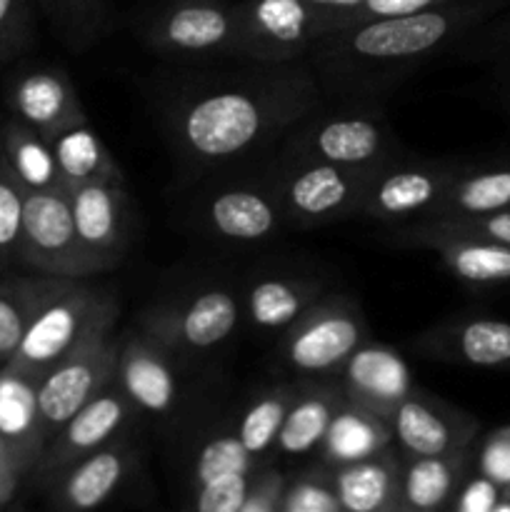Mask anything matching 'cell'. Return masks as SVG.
I'll return each mask as SVG.
<instances>
[{
    "instance_id": "6da1fadb",
    "label": "cell",
    "mask_w": 510,
    "mask_h": 512,
    "mask_svg": "<svg viewBox=\"0 0 510 512\" xmlns=\"http://www.w3.org/2000/svg\"><path fill=\"white\" fill-rule=\"evenodd\" d=\"M318 75L300 60L258 63L178 85L165 98L163 130L193 173L228 168L280 143L320 108Z\"/></svg>"
},
{
    "instance_id": "7a4b0ae2",
    "label": "cell",
    "mask_w": 510,
    "mask_h": 512,
    "mask_svg": "<svg viewBox=\"0 0 510 512\" xmlns=\"http://www.w3.org/2000/svg\"><path fill=\"white\" fill-rule=\"evenodd\" d=\"M508 0H455L410 15L375 18L318 38L310 60L325 95L368 100L395 88L418 65L455 48Z\"/></svg>"
},
{
    "instance_id": "3957f363",
    "label": "cell",
    "mask_w": 510,
    "mask_h": 512,
    "mask_svg": "<svg viewBox=\"0 0 510 512\" xmlns=\"http://www.w3.org/2000/svg\"><path fill=\"white\" fill-rule=\"evenodd\" d=\"M118 298L105 288L63 278L30 320L13 358V368L40 380L58 360L85 340L115 330Z\"/></svg>"
},
{
    "instance_id": "277c9868",
    "label": "cell",
    "mask_w": 510,
    "mask_h": 512,
    "mask_svg": "<svg viewBox=\"0 0 510 512\" xmlns=\"http://www.w3.org/2000/svg\"><path fill=\"white\" fill-rule=\"evenodd\" d=\"M280 153L285 160H318L353 170H375L405 150L383 110L353 103L335 110L315 108L280 140Z\"/></svg>"
},
{
    "instance_id": "5b68a950",
    "label": "cell",
    "mask_w": 510,
    "mask_h": 512,
    "mask_svg": "<svg viewBox=\"0 0 510 512\" xmlns=\"http://www.w3.org/2000/svg\"><path fill=\"white\" fill-rule=\"evenodd\" d=\"M18 263L40 275L73 280L113 270L80 240L65 188L23 190Z\"/></svg>"
},
{
    "instance_id": "8992f818",
    "label": "cell",
    "mask_w": 510,
    "mask_h": 512,
    "mask_svg": "<svg viewBox=\"0 0 510 512\" xmlns=\"http://www.w3.org/2000/svg\"><path fill=\"white\" fill-rule=\"evenodd\" d=\"M370 340L360 305L348 295H323L283 333L280 358L300 378H338L355 348Z\"/></svg>"
},
{
    "instance_id": "52a82bcc",
    "label": "cell",
    "mask_w": 510,
    "mask_h": 512,
    "mask_svg": "<svg viewBox=\"0 0 510 512\" xmlns=\"http://www.w3.org/2000/svg\"><path fill=\"white\" fill-rule=\"evenodd\" d=\"M140 35L158 55L175 60L238 58V3L165 0L150 10Z\"/></svg>"
},
{
    "instance_id": "ba28073f",
    "label": "cell",
    "mask_w": 510,
    "mask_h": 512,
    "mask_svg": "<svg viewBox=\"0 0 510 512\" xmlns=\"http://www.w3.org/2000/svg\"><path fill=\"white\" fill-rule=\"evenodd\" d=\"M290 228L310 230L355 220L370 170H353L318 160H285L270 170Z\"/></svg>"
},
{
    "instance_id": "9c48e42d",
    "label": "cell",
    "mask_w": 510,
    "mask_h": 512,
    "mask_svg": "<svg viewBox=\"0 0 510 512\" xmlns=\"http://www.w3.org/2000/svg\"><path fill=\"white\" fill-rule=\"evenodd\" d=\"M243 300L225 285H203L168 298L140 315V330L173 355H198L223 345L235 333Z\"/></svg>"
},
{
    "instance_id": "30bf717a",
    "label": "cell",
    "mask_w": 510,
    "mask_h": 512,
    "mask_svg": "<svg viewBox=\"0 0 510 512\" xmlns=\"http://www.w3.org/2000/svg\"><path fill=\"white\" fill-rule=\"evenodd\" d=\"M460 168L463 160L398 155L370 170L358 218L378 220V223L428 218L438 210L445 190Z\"/></svg>"
},
{
    "instance_id": "8fae6325",
    "label": "cell",
    "mask_w": 510,
    "mask_h": 512,
    "mask_svg": "<svg viewBox=\"0 0 510 512\" xmlns=\"http://www.w3.org/2000/svg\"><path fill=\"white\" fill-rule=\"evenodd\" d=\"M260 460L240 443L235 425H215L198 435L185 465L188 505L198 512H240Z\"/></svg>"
},
{
    "instance_id": "7c38bea8",
    "label": "cell",
    "mask_w": 510,
    "mask_h": 512,
    "mask_svg": "<svg viewBox=\"0 0 510 512\" xmlns=\"http://www.w3.org/2000/svg\"><path fill=\"white\" fill-rule=\"evenodd\" d=\"M238 58L288 63L310 53L328 33V18L308 0H243L238 3Z\"/></svg>"
},
{
    "instance_id": "4fadbf2b",
    "label": "cell",
    "mask_w": 510,
    "mask_h": 512,
    "mask_svg": "<svg viewBox=\"0 0 510 512\" xmlns=\"http://www.w3.org/2000/svg\"><path fill=\"white\" fill-rule=\"evenodd\" d=\"M120 338L115 330L85 340L38 380V410L48 443L53 435L115 380Z\"/></svg>"
},
{
    "instance_id": "5bb4252c",
    "label": "cell",
    "mask_w": 510,
    "mask_h": 512,
    "mask_svg": "<svg viewBox=\"0 0 510 512\" xmlns=\"http://www.w3.org/2000/svg\"><path fill=\"white\" fill-rule=\"evenodd\" d=\"M203 228L228 243H263L290 228L273 175L238 178L218 185L198 210Z\"/></svg>"
},
{
    "instance_id": "9a60e30c",
    "label": "cell",
    "mask_w": 510,
    "mask_h": 512,
    "mask_svg": "<svg viewBox=\"0 0 510 512\" xmlns=\"http://www.w3.org/2000/svg\"><path fill=\"white\" fill-rule=\"evenodd\" d=\"M138 415L135 405L125 398V393L113 380L53 435L33 470L40 480L53 483L60 473H65L80 458L95 453L118 435L130 433Z\"/></svg>"
},
{
    "instance_id": "2e32d148",
    "label": "cell",
    "mask_w": 510,
    "mask_h": 512,
    "mask_svg": "<svg viewBox=\"0 0 510 512\" xmlns=\"http://www.w3.org/2000/svg\"><path fill=\"white\" fill-rule=\"evenodd\" d=\"M393 443L408 458L463 450L480 438V420L443 398L413 388L390 415Z\"/></svg>"
},
{
    "instance_id": "e0dca14e",
    "label": "cell",
    "mask_w": 510,
    "mask_h": 512,
    "mask_svg": "<svg viewBox=\"0 0 510 512\" xmlns=\"http://www.w3.org/2000/svg\"><path fill=\"white\" fill-rule=\"evenodd\" d=\"M425 358L510 375V320L453 315L413 340Z\"/></svg>"
},
{
    "instance_id": "ac0fdd59",
    "label": "cell",
    "mask_w": 510,
    "mask_h": 512,
    "mask_svg": "<svg viewBox=\"0 0 510 512\" xmlns=\"http://www.w3.org/2000/svg\"><path fill=\"white\" fill-rule=\"evenodd\" d=\"M75 230L85 248L115 268L128 255L135 233V210L125 180L65 188Z\"/></svg>"
},
{
    "instance_id": "d6986e66",
    "label": "cell",
    "mask_w": 510,
    "mask_h": 512,
    "mask_svg": "<svg viewBox=\"0 0 510 512\" xmlns=\"http://www.w3.org/2000/svg\"><path fill=\"white\" fill-rule=\"evenodd\" d=\"M115 385L123 390L138 413L153 418H165L180 403L175 355L145 330L120 338Z\"/></svg>"
},
{
    "instance_id": "ffe728a7",
    "label": "cell",
    "mask_w": 510,
    "mask_h": 512,
    "mask_svg": "<svg viewBox=\"0 0 510 512\" xmlns=\"http://www.w3.org/2000/svg\"><path fill=\"white\" fill-rule=\"evenodd\" d=\"M393 240L405 248H425L438 253L448 273L470 288H495L510 283V248L495 240L433 230L423 223L405 225Z\"/></svg>"
},
{
    "instance_id": "44dd1931",
    "label": "cell",
    "mask_w": 510,
    "mask_h": 512,
    "mask_svg": "<svg viewBox=\"0 0 510 512\" xmlns=\"http://www.w3.org/2000/svg\"><path fill=\"white\" fill-rule=\"evenodd\" d=\"M13 118L23 120L43 138H55L73 125L88 123L78 88L55 65H35L13 80L8 93Z\"/></svg>"
},
{
    "instance_id": "7402d4cb",
    "label": "cell",
    "mask_w": 510,
    "mask_h": 512,
    "mask_svg": "<svg viewBox=\"0 0 510 512\" xmlns=\"http://www.w3.org/2000/svg\"><path fill=\"white\" fill-rule=\"evenodd\" d=\"M138 448L128 433L85 455L53 480V505L68 512L95 510L108 503L133 475Z\"/></svg>"
},
{
    "instance_id": "603a6c76",
    "label": "cell",
    "mask_w": 510,
    "mask_h": 512,
    "mask_svg": "<svg viewBox=\"0 0 510 512\" xmlns=\"http://www.w3.org/2000/svg\"><path fill=\"white\" fill-rule=\"evenodd\" d=\"M338 385L343 395L390 423L400 403L413 393V378L403 355L395 348L375 340H365L353 350L338 373Z\"/></svg>"
},
{
    "instance_id": "cb8c5ba5",
    "label": "cell",
    "mask_w": 510,
    "mask_h": 512,
    "mask_svg": "<svg viewBox=\"0 0 510 512\" xmlns=\"http://www.w3.org/2000/svg\"><path fill=\"white\" fill-rule=\"evenodd\" d=\"M325 295L323 280L308 273H258L243 290V313L260 330H288L315 300Z\"/></svg>"
},
{
    "instance_id": "d4e9b609",
    "label": "cell",
    "mask_w": 510,
    "mask_h": 512,
    "mask_svg": "<svg viewBox=\"0 0 510 512\" xmlns=\"http://www.w3.org/2000/svg\"><path fill=\"white\" fill-rule=\"evenodd\" d=\"M343 512H403V465L393 445L330 468Z\"/></svg>"
},
{
    "instance_id": "484cf974",
    "label": "cell",
    "mask_w": 510,
    "mask_h": 512,
    "mask_svg": "<svg viewBox=\"0 0 510 512\" xmlns=\"http://www.w3.org/2000/svg\"><path fill=\"white\" fill-rule=\"evenodd\" d=\"M0 438L23 473L35 468L48 445L38 410V380L10 363L0 368Z\"/></svg>"
},
{
    "instance_id": "4316f807",
    "label": "cell",
    "mask_w": 510,
    "mask_h": 512,
    "mask_svg": "<svg viewBox=\"0 0 510 512\" xmlns=\"http://www.w3.org/2000/svg\"><path fill=\"white\" fill-rule=\"evenodd\" d=\"M475 463V443L445 455H420L403 465L405 510H450Z\"/></svg>"
},
{
    "instance_id": "83f0119b",
    "label": "cell",
    "mask_w": 510,
    "mask_h": 512,
    "mask_svg": "<svg viewBox=\"0 0 510 512\" xmlns=\"http://www.w3.org/2000/svg\"><path fill=\"white\" fill-rule=\"evenodd\" d=\"M343 398L340 385L328 383V380H318V383L308 380L303 385H295V395L280 425L275 450L280 455H308L310 450H318Z\"/></svg>"
},
{
    "instance_id": "f1b7e54d",
    "label": "cell",
    "mask_w": 510,
    "mask_h": 512,
    "mask_svg": "<svg viewBox=\"0 0 510 512\" xmlns=\"http://www.w3.org/2000/svg\"><path fill=\"white\" fill-rule=\"evenodd\" d=\"M510 208V155L488 163H463L428 218H468Z\"/></svg>"
},
{
    "instance_id": "f546056e",
    "label": "cell",
    "mask_w": 510,
    "mask_h": 512,
    "mask_svg": "<svg viewBox=\"0 0 510 512\" xmlns=\"http://www.w3.org/2000/svg\"><path fill=\"white\" fill-rule=\"evenodd\" d=\"M390 445H393V430H390L388 420L343 398L318 450L323 463L328 468H335V465L370 458Z\"/></svg>"
},
{
    "instance_id": "4dcf8cb0",
    "label": "cell",
    "mask_w": 510,
    "mask_h": 512,
    "mask_svg": "<svg viewBox=\"0 0 510 512\" xmlns=\"http://www.w3.org/2000/svg\"><path fill=\"white\" fill-rule=\"evenodd\" d=\"M50 145H53L55 163H58L60 180L65 188L125 180L118 160L105 148L100 135L90 128V120L58 133L55 138H50Z\"/></svg>"
},
{
    "instance_id": "1f68e13d",
    "label": "cell",
    "mask_w": 510,
    "mask_h": 512,
    "mask_svg": "<svg viewBox=\"0 0 510 512\" xmlns=\"http://www.w3.org/2000/svg\"><path fill=\"white\" fill-rule=\"evenodd\" d=\"M0 148L10 173L23 190H58L65 188L55 163L53 145L48 138L13 118L0 130Z\"/></svg>"
},
{
    "instance_id": "d6a6232c",
    "label": "cell",
    "mask_w": 510,
    "mask_h": 512,
    "mask_svg": "<svg viewBox=\"0 0 510 512\" xmlns=\"http://www.w3.org/2000/svg\"><path fill=\"white\" fill-rule=\"evenodd\" d=\"M50 28L73 53L98 45L113 28L110 0H38Z\"/></svg>"
},
{
    "instance_id": "836d02e7",
    "label": "cell",
    "mask_w": 510,
    "mask_h": 512,
    "mask_svg": "<svg viewBox=\"0 0 510 512\" xmlns=\"http://www.w3.org/2000/svg\"><path fill=\"white\" fill-rule=\"evenodd\" d=\"M63 278H13L0 283V365L8 363L18 350L30 320L48 300Z\"/></svg>"
},
{
    "instance_id": "e575fe53",
    "label": "cell",
    "mask_w": 510,
    "mask_h": 512,
    "mask_svg": "<svg viewBox=\"0 0 510 512\" xmlns=\"http://www.w3.org/2000/svg\"><path fill=\"white\" fill-rule=\"evenodd\" d=\"M293 395L295 385H275L250 400L235 423L240 443L260 463H268L270 450H275V440H278L280 425H283Z\"/></svg>"
},
{
    "instance_id": "d590c367",
    "label": "cell",
    "mask_w": 510,
    "mask_h": 512,
    "mask_svg": "<svg viewBox=\"0 0 510 512\" xmlns=\"http://www.w3.org/2000/svg\"><path fill=\"white\" fill-rule=\"evenodd\" d=\"M280 512H343L328 465L288 475Z\"/></svg>"
},
{
    "instance_id": "8d00e7d4",
    "label": "cell",
    "mask_w": 510,
    "mask_h": 512,
    "mask_svg": "<svg viewBox=\"0 0 510 512\" xmlns=\"http://www.w3.org/2000/svg\"><path fill=\"white\" fill-rule=\"evenodd\" d=\"M20 223H23V188L10 173L0 148V268L18 260Z\"/></svg>"
},
{
    "instance_id": "74e56055",
    "label": "cell",
    "mask_w": 510,
    "mask_h": 512,
    "mask_svg": "<svg viewBox=\"0 0 510 512\" xmlns=\"http://www.w3.org/2000/svg\"><path fill=\"white\" fill-rule=\"evenodd\" d=\"M35 43L33 0H0V63L18 58Z\"/></svg>"
},
{
    "instance_id": "f35d334b",
    "label": "cell",
    "mask_w": 510,
    "mask_h": 512,
    "mask_svg": "<svg viewBox=\"0 0 510 512\" xmlns=\"http://www.w3.org/2000/svg\"><path fill=\"white\" fill-rule=\"evenodd\" d=\"M453 50L468 60H510V13L488 18L478 28L470 30Z\"/></svg>"
},
{
    "instance_id": "ab89813d",
    "label": "cell",
    "mask_w": 510,
    "mask_h": 512,
    "mask_svg": "<svg viewBox=\"0 0 510 512\" xmlns=\"http://www.w3.org/2000/svg\"><path fill=\"white\" fill-rule=\"evenodd\" d=\"M473 470L498 485H510V423L475 440Z\"/></svg>"
},
{
    "instance_id": "60d3db41",
    "label": "cell",
    "mask_w": 510,
    "mask_h": 512,
    "mask_svg": "<svg viewBox=\"0 0 510 512\" xmlns=\"http://www.w3.org/2000/svg\"><path fill=\"white\" fill-rule=\"evenodd\" d=\"M418 223L433 230H450V233L480 235L510 248V208L495 210L485 215H468V218H420Z\"/></svg>"
},
{
    "instance_id": "b9f144b4",
    "label": "cell",
    "mask_w": 510,
    "mask_h": 512,
    "mask_svg": "<svg viewBox=\"0 0 510 512\" xmlns=\"http://www.w3.org/2000/svg\"><path fill=\"white\" fill-rule=\"evenodd\" d=\"M285 485H288V475L268 463L260 465L258 473L250 480L240 512H280Z\"/></svg>"
},
{
    "instance_id": "7bdbcfd3",
    "label": "cell",
    "mask_w": 510,
    "mask_h": 512,
    "mask_svg": "<svg viewBox=\"0 0 510 512\" xmlns=\"http://www.w3.org/2000/svg\"><path fill=\"white\" fill-rule=\"evenodd\" d=\"M455 3V0H363L355 10L345 13L343 18L338 20V28H348V25L365 23V20L375 18H393V15H410L420 13V10L440 8V5ZM333 33V30H330Z\"/></svg>"
},
{
    "instance_id": "ee69618b",
    "label": "cell",
    "mask_w": 510,
    "mask_h": 512,
    "mask_svg": "<svg viewBox=\"0 0 510 512\" xmlns=\"http://www.w3.org/2000/svg\"><path fill=\"white\" fill-rule=\"evenodd\" d=\"M500 495H503V485H498L495 480L485 478V475L473 473L465 478V483L460 485L458 495H455L450 510L455 512H495L500 503Z\"/></svg>"
},
{
    "instance_id": "f6af8a7d",
    "label": "cell",
    "mask_w": 510,
    "mask_h": 512,
    "mask_svg": "<svg viewBox=\"0 0 510 512\" xmlns=\"http://www.w3.org/2000/svg\"><path fill=\"white\" fill-rule=\"evenodd\" d=\"M20 475H23V470H20L18 463L13 460L5 440L0 438V505L15 493V485H18Z\"/></svg>"
},
{
    "instance_id": "bcb514c9",
    "label": "cell",
    "mask_w": 510,
    "mask_h": 512,
    "mask_svg": "<svg viewBox=\"0 0 510 512\" xmlns=\"http://www.w3.org/2000/svg\"><path fill=\"white\" fill-rule=\"evenodd\" d=\"M313 8H318L320 13H325V18H328V33L330 30L338 28V20L343 18L345 13H350V10L358 8L363 0H308Z\"/></svg>"
},
{
    "instance_id": "7dc6e473",
    "label": "cell",
    "mask_w": 510,
    "mask_h": 512,
    "mask_svg": "<svg viewBox=\"0 0 510 512\" xmlns=\"http://www.w3.org/2000/svg\"><path fill=\"white\" fill-rule=\"evenodd\" d=\"M503 90H505V98L510 100V60L505 63V70H503Z\"/></svg>"
}]
</instances>
